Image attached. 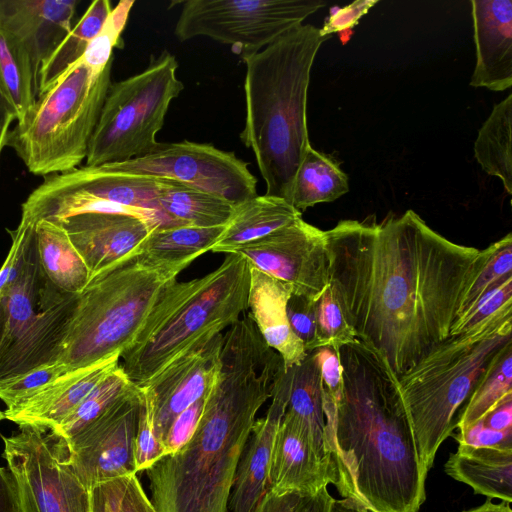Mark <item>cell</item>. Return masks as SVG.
<instances>
[{"label":"cell","instance_id":"cell-3","mask_svg":"<svg viewBox=\"0 0 512 512\" xmlns=\"http://www.w3.org/2000/svg\"><path fill=\"white\" fill-rule=\"evenodd\" d=\"M279 368L260 340L224 339L219 377L193 436L145 470L156 512H228L238 462Z\"/></svg>","mask_w":512,"mask_h":512},{"label":"cell","instance_id":"cell-5","mask_svg":"<svg viewBox=\"0 0 512 512\" xmlns=\"http://www.w3.org/2000/svg\"><path fill=\"white\" fill-rule=\"evenodd\" d=\"M249 287L250 265L236 252L200 278L168 285L120 356L128 379L143 387L172 360L231 327L248 309Z\"/></svg>","mask_w":512,"mask_h":512},{"label":"cell","instance_id":"cell-42","mask_svg":"<svg viewBox=\"0 0 512 512\" xmlns=\"http://www.w3.org/2000/svg\"><path fill=\"white\" fill-rule=\"evenodd\" d=\"M66 372L64 365L55 362L0 381V400L6 409L11 408Z\"/></svg>","mask_w":512,"mask_h":512},{"label":"cell","instance_id":"cell-49","mask_svg":"<svg viewBox=\"0 0 512 512\" xmlns=\"http://www.w3.org/2000/svg\"><path fill=\"white\" fill-rule=\"evenodd\" d=\"M452 436L459 444L512 448V430L496 431L485 427L482 421H478L466 430Z\"/></svg>","mask_w":512,"mask_h":512},{"label":"cell","instance_id":"cell-30","mask_svg":"<svg viewBox=\"0 0 512 512\" xmlns=\"http://www.w3.org/2000/svg\"><path fill=\"white\" fill-rule=\"evenodd\" d=\"M158 203L180 225L195 227L225 226L235 209L225 199L166 179H160Z\"/></svg>","mask_w":512,"mask_h":512},{"label":"cell","instance_id":"cell-33","mask_svg":"<svg viewBox=\"0 0 512 512\" xmlns=\"http://www.w3.org/2000/svg\"><path fill=\"white\" fill-rule=\"evenodd\" d=\"M224 228L189 225L155 228L143 242L139 254L154 263L188 267L211 251Z\"/></svg>","mask_w":512,"mask_h":512},{"label":"cell","instance_id":"cell-7","mask_svg":"<svg viewBox=\"0 0 512 512\" xmlns=\"http://www.w3.org/2000/svg\"><path fill=\"white\" fill-rule=\"evenodd\" d=\"M185 268L138 254L92 277L78 294L58 362L72 371L121 356L163 290Z\"/></svg>","mask_w":512,"mask_h":512},{"label":"cell","instance_id":"cell-21","mask_svg":"<svg viewBox=\"0 0 512 512\" xmlns=\"http://www.w3.org/2000/svg\"><path fill=\"white\" fill-rule=\"evenodd\" d=\"M78 294L59 293L47 299L36 319L0 354V381L58 362Z\"/></svg>","mask_w":512,"mask_h":512},{"label":"cell","instance_id":"cell-44","mask_svg":"<svg viewBox=\"0 0 512 512\" xmlns=\"http://www.w3.org/2000/svg\"><path fill=\"white\" fill-rule=\"evenodd\" d=\"M287 317L293 333L303 343L307 353L320 348L315 302L292 294L287 303Z\"/></svg>","mask_w":512,"mask_h":512},{"label":"cell","instance_id":"cell-9","mask_svg":"<svg viewBox=\"0 0 512 512\" xmlns=\"http://www.w3.org/2000/svg\"><path fill=\"white\" fill-rule=\"evenodd\" d=\"M178 62L164 50L142 72L111 82L92 134L86 165L121 163L149 154L157 145L168 108L183 90Z\"/></svg>","mask_w":512,"mask_h":512},{"label":"cell","instance_id":"cell-34","mask_svg":"<svg viewBox=\"0 0 512 512\" xmlns=\"http://www.w3.org/2000/svg\"><path fill=\"white\" fill-rule=\"evenodd\" d=\"M111 10V3L108 0H95L89 5L80 20L44 63L40 73L39 94L47 90L63 72L81 59L90 42L102 29Z\"/></svg>","mask_w":512,"mask_h":512},{"label":"cell","instance_id":"cell-40","mask_svg":"<svg viewBox=\"0 0 512 512\" xmlns=\"http://www.w3.org/2000/svg\"><path fill=\"white\" fill-rule=\"evenodd\" d=\"M317 335L320 347L330 346L336 351L358 339L332 292L330 286L315 302Z\"/></svg>","mask_w":512,"mask_h":512},{"label":"cell","instance_id":"cell-13","mask_svg":"<svg viewBox=\"0 0 512 512\" xmlns=\"http://www.w3.org/2000/svg\"><path fill=\"white\" fill-rule=\"evenodd\" d=\"M140 395V387L132 384L100 417L65 442L68 462L88 490L137 473L134 439Z\"/></svg>","mask_w":512,"mask_h":512},{"label":"cell","instance_id":"cell-4","mask_svg":"<svg viewBox=\"0 0 512 512\" xmlns=\"http://www.w3.org/2000/svg\"><path fill=\"white\" fill-rule=\"evenodd\" d=\"M301 24L259 52L241 57L246 116L240 139L250 148L267 195L291 204L294 180L307 149V95L311 69L324 41Z\"/></svg>","mask_w":512,"mask_h":512},{"label":"cell","instance_id":"cell-26","mask_svg":"<svg viewBox=\"0 0 512 512\" xmlns=\"http://www.w3.org/2000/svg\"><path fill=\"white\" fill-rule=\"evenodd\" d=\"M301 217L302 213L280 197L256 195L235 205L232 217L211 252L234 253Z\"/></svg>","mask_w":512,"mask_h":512},{"label":"cell","instance_id":"cell-39","mask_svg":"<svg viewBox=\"0 0 512 512\" xmlns=\"http://www.w3.org/2000/svg\"><path fill=\"white\" fill-rule=\"evenodd\" d=\"M134 3V0H121L112 8L102 29L88 45L81 59L94 71L101 73L113 60V48L120 40Z\"/></svg>","mask_w":512,"mask_h":512},{"label":"cell","instance_id":"cell-11","mask_svg":"<svg viewBox=\"0 0 512 512\" xmlns=\"http://www.w3.org/2000/svg\"><path fill=\"white\" fill-rule=\"evenodd\" d=\"M1 437L2 457L16 480L20 512H89V490L71 468L61 437L31 426Z\"/></svg>","mask_w":512,"mask_h":512},{"label":"cell","instance_id":"cell-20","mask_svg":"<svg viewBox=\"0 0 512 512\" xmlns=\"http://www.w3.org/2000/svg\"><path fill=\"white\" fill-rule=\"evenodd\" d=\"M114 356L93 365L68 371L36 393L4 411L5 419L20 426L54 430L73 409L119 364Z\"/></svg>","mask_w":512,"mask_h":512},{"label":"cell","instance_id":"cell-19","mask_svg":"<svg viewBox=\"0 0 512 512\" xmlns=\"http://www.w3.org/2000/svg\"><path fill=\"white\" fill-rule=\"evenodd\" d=\"M78 4V0H0V28L26 49L38 88L43 65L70 32Z\"/></svg>","mask_w":512,"mask_h":512},{"label":"cell","instance_id":"cell-15","mask_svg":"<svg viewBox=\"0 0 512 512\" xmlns=\"http://www.w3.org/2000/svg\"><path fill=\"white\" fill-rule=\"evenodd\" d=\"M223 334L193 346L143 386L151 393L154 429L162 442L174 419L191 404L207 397L217 383Z\"/></svg>","mask_w":512,"mask_h":512},{"label":"cell","instance_id":"cell-59","mask_svg":"<svg viewBox=\"0 0 512 512\" xmlns=\"http://www.w3.org/2000/svg\"><path fill=\"white\" fill-rule=\"evenodd\" d=\"M5 306L2 297L0 296V344L3 338L4 327H5Z\"/></svg>","mask_w":512,"mask_h":512},{"label":"cell","instance_id":"cell-2","mask_svg":"<svg viewBox=\"0 0 512 512\" xmlns=\"http://www.w3.org/2000/svg\"><path fill=\"white\" fill-rule=\"evenodd\" d=\"M342 390H323L333 482L342 498L372 512H419L424 474L397 377L357 340L340 347Z\"/></svg>","mask_w":512,"mask_h":512},{"label":"cell","instance_id":"cell-25","mask_svg":"<svg viewBox=\"0 0 512 512\" xmlns=\"http://www.w3.org/2000/svg\"><path fill=\"white\" fill-rule=\"evenodd\" d=\"M444 469L451 478L470 486L474 494L512 502V448L459 444Z\"/></svg>","mask_w":512,"mask_h":512},{"label":"cell","instance_id":"cell-10","mask_svg":"<svg viewBox=\"0 0 512 512\" xmlns=\"http://www.w3.org/2000/svg\"><path fill=\"white\" fill-rule=\"evenodd\" d=\"M326 6L319 0H187L175 25L180 42L208 37L241 57L259 52Z\"/></svg>","mask_w":512,"mask_h":512},{"label":"cell","instance_id":"cell-60","mask_svg":"<svg viewBox=\"0 0 512 512\" xmlns=\"http://www.w3.org/2000/svg\"><path fill=\"white\" fill-rule=\"evenodd\" d=\"M5 419L4 411L0 410V421Z\"/></svg>","mask_w":512,"mask_h":512},{"label":"cell","instance_id":"cell-28","mask_svg":"<svg viewBox=\"0 0 512 512\" xmlns=\"http://www.w3.org/2000/svg\"><path fill=\"white\" fill-rule=\"evenodd\" d=\"M44 285L45 279L38 262L33 228L22 272L17 281L1 296L6 320L0 354L6 351L36 319L43 307Z\"/></svg>","mask_w":512,"mask_h":512},{"label":"cell","instance_id":"cell-56","mask_svg":"<svg viewBox=\"0 0 512 512\" xmlns=\"http://www.w3.org/2000/svg\"><path fill=\"white\" fill-rule=\"evenodd\" d=\"M480 421L485 427L496 431L512 430V400L500 404Z\"/></svg>","mask_w":512,"mask_h":512},{"label":"cell","instance_id":"cell-57","mask_svg":"<svg viewBox=\"0 0 512 512\" xmlns=\"http://www.w3.org/2000/svg\"><path fill=\"white\" fill-rule=\"evenodd\" d=\"M329 512H372L369 509L355 503L354 501L342 498L333 499Z\"/></svg>","mask_w":512,"mask_h":512},{"label":"cell","instance_id":"cell-52","mask_svg":"<svg viewBox=\"0 0 512 512\" xmlns=\"http://www.w3.org/2000/svg\"><path fill=\"white\" fill-rule=\"evenodd\" d=\"M0 512H20L16 480L8 467H0Z\"/></svg>","mask_w":512,"mask_h":512},{"label":"cell","instance_id":"cell-24","mask_svg":"<svg viewBox=\"0 0 512 512\" xmlns=\"http://www.w3.org/2000/svg\"><path fill=\"white\" fill-rule=\"evenodd\" d=\"M44 181L114 204L161 211L158 203L160 179L157 178L110 172L99 166H83L48 175Z\"/></svg>","mask_w":512,"mask_h":512},{"label":"cell","instance_id":"cell-51","mask_svg":"<svg viewBox=\"0 0 512 512\" xmlns=\"http://www.w3.org/2000/svg\"><path fill=\"white\" fill-rule=\"evenodd\" d=\"M119 512H156L136 474L127 480Z\"/></svg>","mask_w":512,"mask_h":512},{"label":"cell","instance_id":"cell-47","mask_svg":"<svg viewBox=\"0 0 512 512\" xmlns=\"http://www.w3.org/2000/svg\"><path fill=\"white\" fill-rule=\"evenodd\" d=\"M377 3L378 0H356L337 9L325 20L323 27L319 29L320 34L323 37H330L333 33L356 26L359 20Z\"/></svg>","mask_w":512,"mask_h":512},{"label":"cell","instance_id":"cell-46","mask_svg":"<svg viewBox=\"0 0 512 512\" xmlns=\"http://www.w3.org/2000/svg\"><path fill=\"white\" fill-rule=\"evenodd\" d=\"M207 397L197 400L174 419L163 440L166 455L176 452L191 439L201 419Z\"/></svg>","mask_w":512,"mask_h":512},{"label":"cell","instance_id":"cell-50","mask_svg":"<svg viewBox=\"0 0 512 512\" xmlns=\"http://www.w3.org/2000/svg\"><path fill=\"white\" fill-rule=\"evenodd\" d=\"M128 478H119L92 487L89 490V512H119Z\"/></svg>","mask_w":512,"mask_h":512},{"label":"cell","instance_id":"cell-54","mask_svg":"<svg viewBox=\"0 0 512 512\" xmlns=\"http://www.w3.org/2000/svg\"><path fill=\"white\" fill-rule=\"evenodd\" d=\"M14 120H17L16 110L0 82V155L7 145L10 126Z\"/></svg>","mask_w":512,"mask_h":512},{"label":"cell","instance_id":"cell-37","mask_svg":"<svg viewBox=\"0 0 512 512\" xmlns=\"http://www.w3.org/2000/svg\"><path fill=\"white\" fill-rule=\"evenodd\" d=\"M119 364L51 432L65 442L109 409L132 385Z\"/></svg>","mask_w":512,"mask_h":512},{"label":"cell","instance_id":"cell-58","mask_svg":"<svg viewBox=\"0 0 512 512\" xmlns=\"http://www.w3.org/2000/svg\"><path fill=\"white\" fill-rule=\"evenodd\" d=\"M510 504L505 501L495 504L491 499L487 498L484 504L461 512H512Z\"/></svg>","mask_w":512,"mask_h":512},{"label":"cell","instance_id":"cell-43","mask_svg":"<svg viewBox=\"0 0 512 512\" xmlns=\"http://www.w3.org/2000/svg\"><path fill=\"white\" fill-rule=\"evenodd\" d=\"M509 307H512V276L488 290L471 310L459 316L450 335L463 333Z\"/></svg>","mask_w":512,"mask_h":512},{"label":"cell","instance_id":"cell-55","mask_svg":"<svg viewBox=\"0 0 512 512\" xmlns=\"http://www.w3.org/2000/svg\"><path fill=\"white\" fill-rule=\"evenodd\" d=\"M333 499L324 487L314 495L301 496L292 512H329Z\"/></svg>","mask_w":512,"mask_h":512},{"label":"cell","instance_id":"cell-32","mask_svg":"<svg viewBox=\"0 0 512 512\" xmlns=\"http://www.w3.org/2000/svg\"><path fill=\"white\" fill-rule=\"evenodd\" d=\"M512 94L495 104L478 131L474 157L488 175L498 177L512 194Z\"/></svg>","mask_w":512,"mask_h":512},{"label":"cell","instance_id":"cell-45","mask_svg":"<svg viewBox=\"0 0 512 512\" xmlns=\"http://www.w3.org/2000/svg\"><path fill=\"white\" fill-rule=\"evenodd\" d=\"M34 224L20 221L14 230H7L11 236V246L0 268V296L19 278L24 262L29 237Z\"/></svg>","mask_w":512,"mask_h":512},{"label":"cell","instance_id":"cell-6","mask_svg":"<svg viewBox=\"0 0 512 512\" xmlns=\"http://www.w3.org/2000/svg\"><path fill=\"white\" fill-rule=\"evenodd\" d=\"M512 342V307L436 345L397 377L424 474L498 352Z\"/></svg>","mask_w":512,"mask_h":512},{"label":"cell","instance_id":"cell-16","mask_svg":"<svg viewBox=\"0 0 512 512\" xmlns=\"http://www.w3.org/2000/svg\"><path fill=\"white\" fill-rule=\"evenodd\" d=\"M53 223L68 233L90 279L138 255L143 242L157 228L138 217L109 213H85Z\"/></svg>","mask_w":512,"mask_h":512},{"label":"cell","instance_id":"cell-53","mask_svg":"<svg viewBox=\"0 0 512 512\" xmlns=\"http://www.w3.org/2000/svg\"><path fill=\"white\" fill-rule=\"evenodd\" d=\"M300 497L295 493L277 496L267 489L253 512H292Z\"/></svg>","mask_w":512,"mask_h":512},{"label":"cell","instance_id":"cell-29","mask_svg":"<svg viewBox=\"0 0 512 512\" xmlns=\"http://www.w3.org/2000/svg\"><path fill=\"white\" fill-rule=\"evenodd\" d=\"M290 373L286 412L305 428L319 453L330 460L322 381L314 351L308 353L299 365L290 367Z\"/></svg>","mask_w":512,"mask_h":512},{"label":"cell","instance_id":"cell-35","mask_svg":"<svg viewBox=\"0 0 512 512\" xmlns=\"http://www.w3.org/2000/svg\"><path fill=\"white\" fill-rule=\"evenodd\" d=\"M508 400H512V342L498 352L478 381L458 415L456 428L466 430Z\"/></svg>","mask_w":512,"mask_h":512},{"label":"cell","instance_id":"cell-8","mask_svg":"<svg viewBox=\"0 0 512 512\" xmlns=\"http://www.w3.org/2000/svg\"><path fill=\"white\" fill-rule=\"evenodd\" d=\"M111 60L98 73L79 59L43 93L8 134L28 171L46 177L77 168L111 84Z\"/></svg>","mask_w":512,"mask_h":512},{"label":"cell","instance_id":"cell-27","mask_svg":"<svg viewBox=\"0 0 512 512\" xmlns=\"http://www.w3.org/2000/svg\"><path fill=\"white\" fill-rule=\"evenodd\" d=\"M34 235L44 279L61 293L79 294L90 280L89 272L66 230L40 220L34 224Z\"/></svg>","mask_w":512,"mask_h":512},{"label":"cell","instance_id":"cell-12","mask_svg":"<svg viewBox=\"0 0 512 512\" xmlns=\"http://www.w3.org/2000/svg\"><path fill=\"white\" fill-rule=\"evenodd\" d=\"M110 172L172 180L237 205L257 195L248 163L210 144L158 143L149 153L121 163L100 165Z\"/></svg>","mask_w":512,"mask_h":512},{"label":"cell","instance_id":"cell-17","mask_svg":"<svg viewBox=\"0 0 512 512\" xmlns=\"http://www.w3.org/2000/svg\"><path fill=\"white\" fill-rule=\"evenodd\" d=\"M332 482L331 461L319 453L305 428L285 411L272 446L267 489L277 496H310Z\"/></svg>","mask_w":512,"mask_h":512},{"label":"cell","instance_id":"cell-41","mask_svg":"<svg viewBox=\"0 0 512 512\" xmlns=\"http://www.w3.org/2000/svg\"><path fill=\"white\" fill-rule=\"evenodd\" d=\"M140 389V409L134 439V461L137 472L147 470L166 455L164 443L154 429L151 393L147 387H140Z\"/></svg>","mask_w":512,"mask_h":512},{"label":"cell","instance_id":"cell-36","mask_svg":"<svg viewBox=\"0 0 512 512\" xmlns=\"http://www.w3.org/2000/svg\"><path fill=\"white\" fill-rule=\"evenodd\" d=\"M0 82L12 101L17 122L34 105L39 88L29 54L9 32L0 28Z\"/></svg>","mask_w":512,"mask_h":512},{"label":"cell","instance_id":"cell-31","mask_svg":"<svg viewBox=\"0 0 512 512\" xmlns=\"http://www.w3.org/2000/svg\"><path fill=\"white\" fill-rule=\"evenodd\" d=\"M348 191V176L338 162L310 146L295 176L291 205L302 213L318 203L335 201Z\"/></svg>","mask_w":512,"mask_h":512},{"label":"cell","instance_id":"cell-38","mask_svg":"<svg viewBox=\"0 0 512 512\" xmlns=\"http://www.w3.org/2000/svg\"><path fill=\"white\" fill-rule=\"evenodd\" d=\"M492 244L490 257L463 295L458 317L471 310L488 290L512 276V234Z\"/></svg>","mask_w":512,"mask_h":512},{"label":"cell","instance_id":"cell-18","mask_svg":"<svg viewBox=\"0 0 512 512\" xmlns=\"http://www.w3.org/2000/svg\"><path fill=\"white\" fill-rule=\"evenodd\" d=\"M290 368H280L266 414L256 419L237 465L228 512H253L268 488L271 451L285 414L290 387Z\"/></svg>","mask_w":512,"mask_h":512},{"label":"cell","instance_id":"cell-14","mask_svg":"<svg viewBox=\"0 0 512 512\" xmlns=\"http://www.w3.org/2000/svg\"><path fill=\"white\" fill-rule=\"evenodd\" d=\"M235 252L251 267L290 285L293 295L316 302L329 287L325 232L302 217Z\"/></svg>","mask_w":512,"mask_h":512},{"label":"cell","instance_id":"cell-22","mask_svg":"<svg viewBox=\"0 0 512 512\" xmlns=\"http://www.w3.org/2000/svg\"><path fill=\"white\" fill-rule=\"evenodd\" d=\"M476 64L470 85L501 92L512 87V1L471 0Z\"/></svg>","mask_w":512,"mask_h":512},{"label":"cell","instance_id":"cell-48","mask_svg":"<svg viewBox=\"0 0 512 512\" xmlns=\"http://www.w3.org/2000/svg\"><path fill=\"white\" fill-rule=\"evenodd\" d=\"M323 390L337 400L342 390V370L339 353L330 346L314 350Z\"/></svg>","mask_w":512,"mask_h":512},{"label":"cell","instance_id":"cell-23","mask_svg":"<svg viewBox=\"0 0 512 512\" xmlns=\"http://www.w3.org/2000/svg\"><path fill=\"white\" fill-rule=\"evenodd\" d=\"M292 294L290 285L250 266L246 312L266 344L282 358L286 369L299 365L308 355L288 321L287 303Z\"/></svg>","mask_w":512,"mask_h":512},{"label":"cell","instance_id":"cell-1","mask_svg":"<svg viewBox=\"0 0 512 512\" xmlns=\"http://www.w3.org/2000/svg\"><path fill=\"white\" fill-rule=\"evenodd\" d=\"M329 286L356 338L399 377L450 336L493 251L452 242L413 210L324 231Z\"/></svg>","mask_w":512,"mask_h":512}]
</instances>
